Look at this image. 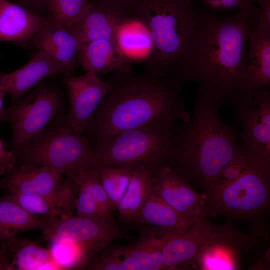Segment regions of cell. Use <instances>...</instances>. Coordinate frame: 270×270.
<instances>
[{
    "instance_id": "1",
    "label": "cell",
    "mask_w": 270,
    "mask_h": 270,
    "mask_svg": "<svg viewBox=\"0 0 270 270\" xmlns=\"http://www.w3.org/2000/svg\"><path fill=\"white\" fill-rule=\"evenodd\" d=\"M258 10L252 6L226 18L202 11L196 32L168 80L180 87L194 82L220 104L232 101L246 70L250 20Z\"/></svg>"
},
{
    "instance_id": "2",
    "label": "cell",
    "mask_w": 270,
    "mask_h": 270,
    "mask_svg": "<svg viewBox=\"0 0 270 270\" xmlns=\"http://www.w3.org/2000/svg\"><path fill=\"white\" fill-rule=\"evenodd\" d=\"M110 90L88 122L84 132L92 148L109 136L148 126H172L186 119L180 86L148 71L136 74L114 72Z\"/></svg>"
},
{
    "instance_id": "3",
    "label": "cell",
    "mask_w": 270,
    "mask_h": 270,
    "mask_svg": "<svg viewBox=\"0 0 270 270\" xmlns=\"http://www.w3.org/2000/svg\"><path fill=\"white\" fill-rule=\"evenodd\" d=\"M220 104L199 88L192 117L182 131L174 134L167 164L189 184L204 192L211 190L240 148L236 128L223 122L218 114Z\"/></svg>"
},
{
    "instance_id": "4",
    "label": "cell",
    "mask_w": 270,
    "mask_h": 270,
    "mask_svg": "<svg viewBox=\"0 0 270 270\" xmlns=\"http://www.w3.org/2000/svg\"><path fill=\"white\" fill-rule=\"evenodd\" d=\"M203 193L206 216L244 217L260 214L269 204L270 162L242 144L216 184Z\"/></svg>"
},
{
    "instance_id": "5",
    "label": "cell",
    "mask_w": 270,
    "mask_h": 270,
    "mask_svg": "<svg viewBox=\"0 0 270 270\" xmlns=\"http://www.w3.org/2000/svg\"><path fill=\"white\" fill-rule=\"evenodd\" d=\"M202 12L190 0H138L133 14L144 23L152 43L146 71L166 76L188 48Z\"/></svg>"
},
{
    "instance_id": "6",
    "label": "cell",
    "mask_w": 270,
    "mask_h": 270,
    "mask_svg": "<svg viewBox=\"0 0 270 270\" xmlns=\"http://www.w3.org/2000/svg\"><path fill=\"white\" fill-rule=\"evenodd\" d=\"M174 136L172 126L163 125L144 126L116 134L92 148L88 168H157L167 164Z\"/></svg>"
},
{
    "instance_id": "7",
    "label": "cell",
    "mask_w": 270,
    "mask_h": 270,
    "mask_svg": "<svg viewBox=\"0 0 270 270\" xmlns=\"http://www.w3.org/2000/svg\"><path fill=\"white\" fill-rule=\"evenodd\" d=\"M92 154L87 136L77 133L68 114H62L16 156V162L46 166L68 176L88 167Z\"/></svg>"
},
{
    "instance_id": "8",
    "label": "cell",
    "mask_w": 270,
    "mask_h": 270,
    "mask_svg": "<svg viewBox=\"0 0 270 270\" xmlns=\"http://www.w3.org/2000/svg\"><path fill=\"white\" fill-rule=\"evenodd\" d=\"M58 90L40 82L30 95L6 108L4 120L12 130L10 150L16 157L56 118L62 114Z\"/></svg>"
},
{
    "instance_id": "9",
    "label": "cell",
    "mask_w": 270,
    "mask_h": 270,
    "mask_svg": "<svg viewBox=\"0 0 270 270\" xmlns=\"http://www.w3.org/2000/svg\"><path fill=\"white\" fill-rule=\"evenodd\" d=\"M201 216L183 233L166 238L161 247L162 270L189 269L198 250L210 242L248 238V235L228 225H214Z\"/></svg>"
},
{
    "instance_id": "10",
    "label": "cell",
    "mask_w": 270,
    "mask_h": 270,
    "mask_svg": "<svg viewBox=\"0 0 270 270\" xmlns=\"http://www.w3.org/2000/svg\"><path fill=\"white\" fill-rule=\"evenodd\" d=\"M242 130L240 137L256 156L270 162V92L268 87L253 94H237L232 101Z\"/></svg>"
},
{
    "instance_id": "11",
    "label": "cell",
    "mask_w": 270,
    "mask_h": 270,
    "mask_svg": "<svg viewBox=\"0 0 270 270\" xmlns=\"http://www.w3.org/2000/svg\"><path fill=\"white\" fill-rule=\"evenodd\" d=\"M270 84V16L258 10L250 20L246 65L237 94H253Z\"/></svg>"
},
{
    "instance_id": "12",
    "label": "cell",
    "mask_w": 270,
    "mask_h": 270,
    "mask_svg": "<svg viewBox=\"0 0 270 270\" xmlns=\"http://www.w3.org/2000/svg\"><path fill=\"white\" fill-rule=\"evenodd\" d=\"M115 223H102L76 216L52 220L42 230L43 238L49 242L62 240L87 248L94 255L121 236Z\"/></svg>"
},
{
    "instance_id": "13",
    "label": "cell",
    "mask_w": 270,
    "mask_h": 270,
    "mask_svg": "<svg viewBox=\"0 0 270 270\" xmlns=\"http://www.w3.org/2000/svg\"><path fill=\"white\" fill-rule=\"evenodd\" d=\"M64 84L69 100V120L75 131L82 134L93 114L110 92V85L90 72L78 77L65 76Z\"/></svg>"
},
{
    "instance_id": "14",
    "label": "cell",
    "mask_w": 270,
    "mask_h": 270,
    "mask_svg": "<svg viewBox=\"0 0 270 270\" xmlns=\"http://www.w3.org/2000/svg\"><path fill=\"white\" fill-rule=\"evenodd\" d=\"M152 189L158 196L184 217L194 221L206 216L204 210V194L197 192L168 164L155 170Z\"/></svg>"
},
{
    "instance_id": "15",
    "label": "cell",
    "mask_w": 270,
    "mask_h": 270,
    "mask_svg": "<svg viewBox=\"0 0 270 270\" xmlns=\"http://www.w3.org/2000/svg\"><path fill=\"white\" fill-rule=\"evenodd\" d=\"M7 176L0 180V188L8 192H17L40 196H52L65 190L74 180L67 176L58 182L60 174L46 166L22 164L16 162Z\"/></svg>"
},
{
    "instance_id": "16",
    "label": "cell",
    "mask_w": 270,
    "mask_h": 270,
    "mask_svg": "<svg viewBox=\"0 0 270 270\" xmlns=\"http://www.w3.org/2000/svg\"><path fill=\"white\" fill-rule=\"evenodd\" d=\"M78 191L77 216L102 223H114L112 209L98 179L97 170L85 166L74 176Z\"/></svg>"
},
{
    "instance_id": "17",
    "label": "cell",
    "mask_w": 270,
    "mask_h": 270,
    "mask_svg": "<svg viewBox=\"0 0 270 270\" xmlns=\"http://www.w3.org/2000/svg\"><path fill=\"white\" fill-rule=\"evenodd\" d=\"M0 270H61L50 249L34 242L14 236L2 242Z\"/></svg>"
},
{
    "instance_id": "18",
    "label": "cell",
    "mask_w": 270,
    "mask_h": 270,
    "mask_svg": "<svg viewBox=\"0 0 270 270\" xmlns=\"http://www.w3.org/2000/svg\"><path fill=\"white\" fill-rule=\"evenodd\" d=\"M60 74L67 76L62 66L44 52L37 50L24 66L12 72L0 74V82L15 102L44 78Z\"/></svg>"
},
{
    "instance_id": "19",
    "label": "cell",
    "mask_w": 270,
    "mask_h": 270,
    "mask_svg": "<svg viewBox=\"0 0 270 270\" xmlns=\"http://www.w3.org/2000/svg\"><path fill=\"white\" fill-rule=\"evenodd\" d=\"M28 42L62 66L67 76L72 75L78 62L80 43L70 30L49 22Z\"/></svg>"
},
{
    "instance_id": "20",
    "label": "cell",
    "mask_w": 270,
    "mask_h": 270,
    "mask_svg": "<svg viewBox=\"0 0 270 270\" xmlns=\"http://www.w3.org/2000/svg\"><path fill=\"white\" fill-rule=\"evenodd\" d=\"M49 22L43 15L18 4L0 0V41L28 42Z\"/></svg>"
},
{
    "instance_id": "21",
    "label": "cell",
    "mask_w": 270,
    "mask_h": 270,
    "mask_svg": "<svg viewBox=\"0 0 270 270\" xmlns=\"http://www.w3.org/2000/svg\"><path fill=\"white\" fill-rule=\"evenodd\" d=\"M256 236L238 240L214 241L202 246L191 262L189 269L233 270L240 268V253L252 248Z\"/></svg>"
},
{
    "instance_id": "22",
    "label": "cell",
    "mask_w": 270,
    "mask_h": 270,
    "mask_svg": "<svg viewBox=\"0 0 270 270\" xmlns=\"http://www.w3.org/2000/svg\"><path fill=\"white\" fill-rule=\"evenodd\" d=\"M134 222L152 226L151 230L166 238L186 232L194 221L184 217L163 201L154 192L139 211Z\"/></svg>"
},
{
    "instance_id": "23",
    "label": "cell",
    "mask_w": 270,
    "mask_h": 270,
    "mask_svg": "<svg viewBox=\"0 0 270 270\" xmlns=\"http://www.w3.org/2000/svg\"><path fill=\"white\" fill-rule=\"evenodd\" d=\"M78 62L86 72L96 74L131 71L130 63L120 52L114 40H112L80 44Z\"/></svg>"
},
{
    "instance_id": "24",
    "label": "cell",
    "mask_w": 270,
    "mask_h": 270,
    "mask_svg": "<svg viewBox=\"0 0 270 270\" xmlns=\"http://www.w3.org/2000/svg\"><path fill=\"white\" fill-rule=\"evenodd\" d=\"M114 40L130 63L146 62L151 56L152 43L149 30L142 20L134 14L120 19Z\"/></svg>"
},
{
    "instance_id": "25",
    "label": "cell",
    "mask_w": 270,
    "mask_h": 270,
    "mask_svg": "<svg viewBox=\"0 0 270 270\" xmlns=\"http://www.w3.org/2000/svg\"><path fill=\"white\" fill-rule=\"evenodd\" d=\"M78 188L74 180L64 192L49 196L8 192V196L28 212L46 216L52 220L72 216Z\"/></svg>"
},
{
    "instance_id": "26",
    "label": "cell",
    "mask_w": 270,
    "mask_h": 270,
    "mask_svg": "<svg viewBox=\"0 0 270 270\" xmlns=\"http://www.w3.org/2000/svg\"><path fill=\"white\" fill-rule=\"evenodd\" d=\"M122 17L90 1L85 14L70 30L80 44L100 40H114L118 24Z\"/></svg>"
},
{
    "instance_id": "27",
    "label": "cell",
    "mask_w": 270,
    "mask_h": 270,
    "mask_svg": "<svg viewBox=\"0 0 270 270\" xmlns=\"http://www.w3.org/2000/svg\"><path fill=\"white\" fill-rule=\"evenodd\" d=\"M156 168H134L131 178L116 210L120 219L126 223L134 222L142 206L152 191Z\"/></svg>"
},
{
    "instance_id": "28",
    "label": "cell",
    "mask_w": 270,
    "mask_h": 270,
    "mask_svg": "<svg viewBox=\"0 0 270 270\" xmlns=\"http://www.w3.org/2000/svg\"><path fill=\"white\" fill-rule=\"evenodd\" d=\"M52 220L30 214L8 196L0 200V242L28 230H44Z\"/></svg>"
},
{
    "instance_id": "29",
    "label": "cell",
    "mask_w": 270,
    "mask_h": 270,
    "mask_svg": "<svg viewBox=\"0 0 270 270\" xmlns=\"http://www.w3.org/2000/svg\"><path fill=\"white\" fill-rule=\"evenodd\" d=\"M89 4L88 0H50L48 19L54 25L72 30L80 22Z\"/></svg>"
},
{
    "instance_id": "30",
    "label": "cell",
    "mask_w": 270,
    "mask_h": 270,
    "mask_svg": "<svg viewBox=\"0 0 270 270\" xmlns=\"http://www.w3.org/2000/svg\"><path fill=\"white\" fill-rule=\"evenodd\" d=\"M92 168L97 170L100 182L112 209L116 210L128 187L133 168L108 166Z\"/></svg>"
},
{
    "instance_id": "31",
    "label": "cell",
    "mask_w": 270,
    "mask_h": 270,
    "mask_svg": "<svg viewBox=\"0 0 270 270\" xmlns=\"http://www.w3.org/2000/svg\"><path fill=\"white\" fill-rule=\"evenodd\" d=\"M52 256L61 270L80 268L94 254L85 246L71 241L54 240L50 241Z\"/></svg>"
},
{
    "instance_id": "32",
    "label": "cell",
    "mask_w": 270,
    "mask_h": 270,
    "mask_svg": "<svg viewBox=\"0 0 270 270\" xmlns=\"http://www.w3.org/2000/svg\"><path fill=\"white\" fill-rule=\"evenodd\" d=\"M206 6L210 10L222 12L226 10L238 8L242 10L254 6L252 2L258 5L265 0H202Z\"/></svg>"
},
{
    "instance_id": "33",
    "label": "cell",
    "mask_w": 270,
    "mask_h": 270,
    "mask_svg": "<svg viewBox=\"0 0 270 270\" xmlns=\"http://www.w3.org/2000/svg\"><path fill=\"white\" fill-rule=\"evenodd\" d=\"M121 16L132 15L138 0H88Z\"/></svg>"
},
{
    "instance_id": "34",
    "label": "cell",
    "mask_w": 270,
    "mask_h": 270,
    "mask_svg": "<svg viewBox=\"0 0 270 270\" xmlns=\"http://www.w3.org/2000/svg\"><path fill=\"white\" fill-rule=\"evenodd\" d=\"M88 269L94 270H122V262L114 252H111L92 262Z\"/></svg>"
},
{
    "instance_id": "35",
    "label": "cell",
    "mask_w": 270,
    "mask_h": 270,
    "mask_svg": "<svg viewBox=\"0 0 270 270\" xmlns=\"http://www.w3.org/2000/svg\"><path fill=\"white\" fill-rule=\"evenodd\" d=\"M16 160V156L11 151L6 150L0 140V174H7L10 172Z\"/></svg>"
},
{
    "instance_id": "36",
    "label": "cell",
    "mask_w": 270,
    "mask_h": 270,
    "mask_svg": "<svg viewBox=\"0 0 270 270\" xmlns=\"http://www.w3.org/2000/svg\"><path fill=\"white\" fill-rule=\"evenodd\" d=\"M28 10L42 14L41 12L47 10L50 0H13Z\"/></svg>"
},
{
    "instance_id": "37",
    "label": "cell",
    "mask_w": 270,
    "mask_h": 270,
    "mask_svg": "<svg viewBox=\"0 0 270 270\" xmlns=\"http://www.w3.org/2000/svg\"><path fill=\"white\" fill-rule=\"evenodd\" d=\"M6 94V92L0 82V122L4 120L6 118V108L3 106V100Z\"/></svg>"
}]
</instances>
